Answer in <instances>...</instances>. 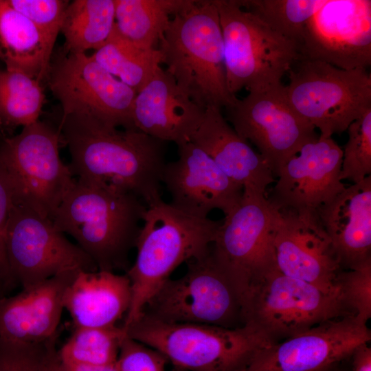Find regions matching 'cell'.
I'll return each mask as SVG.
<instances>
[{
    "label": "cell",
    "mask_w": 371,
    "mask_h": 371,
    "mask_svg": "<svg viewBox=\"0 0 371 371\" xmlns=\"http://www.w3.org/2000/svg\"><path fill=\"white\" fill-rule=\"evenodd\" d=\"M186 263L185 275L164 282L142 314L172 323L230 328L241 326L238 322L244 325L239 296L210 248Z\"/></svg>",
    "instance_id": "10"
},
{
    "label": "cell",
    "mask_w": 371,
    "mask_h": 371,
    "mask_svg": "<svg viewBox=\"0 0 371 371\" xmlns=\"http://www.w3.org/2000/svg\"><path fill=\"white\" fill-rule=\"evenodd\" d=\"M158 49L166 71L204 111L227 109L237 101L227 88L223 36L214 0L194 1L175 14Z\"/></svg>",
    "instance_id": "4"
},
{
    "label": "cell",
    "mask_w": 371,
    "mask_h": 371,
    "mask_svg": "<svg viewBox=\"0 0 371 371\" xmlns=\"http://www.w3.org/2000/svg\"><path fill=\"white\" fill-rule=\"evenodd\" d=\"M78 272L65 273L14 295L0 297V341L36 344L58 336L64 292Z\"/></svg>",
    "instance_id": "21"
},
{
    "label": "cell",
    "mask_w": 371,
    "mask_h": 371,
    "mask_svg": "<svg viewBox=\"0 0 371 371\" xmlns=\"http://www.w3.org/2000/svg\"><path fill=\"white\" fill-rule=\"evenodd\" d=\"M41 85L23 72L0 69V116L23 127L38 121L45 100Z\"/></svg>",
    "instance_id": "30"
},
{
    "label": "cell",
    "mask_w": 371,
    "mask_h": 371,
    "mask_svg": "<svg viewBox=\"0 0 371 371\" xmlns=\"http://www.w3.org/2000/svg\"><path fill=\"white\" fill-rule=\"evenodd\" d=\"M14 284L9 271L6 256L0 250V297L5 296L8 289Z\"/></svg>",
    "instance_id": "40"
},
{
    "label": "cell",
    "mask_w": 371,
    "mask_h": 371,
    "mask_svg": "<svg viewBox=\"0 0 371 371\" xmlns=\"http://www.w3.org/2000/svg\"><path fill=\"white\" fill-rule=\"evenodd\" d=\"M55 42L7 0H0V58L5 69L41 82L49 74Z\"/></svg>",
    "instance_id": "25"
},
{
    "label": "cell",
    "mask_w": 371,
    "mask_h": 371,
    "mask_svg": "<svg viewBox=\"0 0 371 371\" xmlns=\"http://www.w3.org/2000/svg\"><path fill=\"white\" fill-rule=\"evenodd\" d=\"M317 212L341 267L371 259V175L346 186Z\"/></svg>",
    "instance_id": "23"
},
{
    "label": "cell",
    "mask_w": 371,
    "mask_h": 371,
    "mask_svg": "<svg viewBox=\"0 0 371 371\" xmlns=\"http://www.w3.org/2000/svg\"><path fill=\"white\" fill-rule=\"evenodd\" d=\"M61 140L59 130L38 120L6 139L0 148L16 205L50 220L76 181L60 159Z\"/></svg>",
    "instance_id": "9"
},
{
    "label": "cell",
    "mask_w": 371,
    "mask_h": 371,
    "mask_svg": "<svg viewBox=\"0 0 371 371\" xmlns=\"http://www.w3.org/2000/svg\"><path fill=\"white\" fill-rule=\"evenodd\" d=\"M146 209L133 193L76 179L52 221L76 241L98 270L127 271Z\"/></svg>",
    "instance_id": "2"
},
{
    "label": "cell",
    "mask_w": 371,
    "mask_h": 371,
    "mask_svg": "<svg viewBox=\"0 0 371 371\" xmlns=\"http://www.w3.org/2000/svg\"><path fill=\"white\" fill-rule=\"evenodd\" d=\"M273 207L276 268L326 293L339 295L340 260L317 212Z\"/></svg>",
    "instance_id": "15"
},
{
    "label": "cell",
    "mask_w": 371,
    "mask_h": 371,
    "mask_svg": "<svg viewBox=\"0 0 371 371\" xmlns=\"http://www.w3.org/2000/svg\"><path fill=\"white\" fill-rule=\"evenodd\" d=\"M353 371H371V348L368 343L359 345L352 352Z\"/></svg>",
    "instance_id": "38"
},
{
    "label": "cell",
    "mask_w": 371,
    "mask_h": 371,
    "mask_svg": "<svg viewBox=\"0 0 371 371\" xmlns=\"http://www.w3.org/2000/svg\"><path fill=\"white\" fill-rule=\"evenodd\" d=\"M8 266L22 289L55 276L98 270L93 260L58 231L52 221L26 206L15 205L5 234Z\"/></svg>",
    "instance_id": "11"
},
{
    "label": "cell",
    "mask_w": 371,
    "mask_h": 371,
    "mask_svg": "<svg viewBox=\"0 0 371 371\" xmlns=\"http://www.w3.org/2000/svg\"><path fill=\"white\" fill-rule=\"evenodd\" d=\"M49 88L63 116L91 120L109 127L136 129V92L85 53H67L50 68Z\"/></svg>",
    "instance_id": "13"
},
{
    "label": "cell",
    "mask_w": 371,
    "mask_h": 371,
    "mask_svg": "<svg viewBox=\"0 0 371 371\" xmlns=\"http://www.w3.org/2000/svg\"><path fill=\"white\" fill-rule=\"evenodd\" d=\"M59 131L76 179L131 192L148 205L161 199L166 142L137 129H123L69 116Z\"/></svg>",
    "instance_id": "1"
},
{
    "label": "cell",
    "mask_w": 371,
    "mask_h": 371,
    "mask_svg": "<svg viewBox=\"0 0 371 371\" xmlns=\"http://www.w3.org/2000/svg\"><path fill=\"white\" fill-rule=\"evenodd\" d=\"M15 205V199L11 184L0 162V250L5 255V230L11 212Z\"/></svg>",
    "instance_id": "37"
},
{
    "label": "cell",
    "mask_w": 371,
    "mask_h": 371,
    "mask_svg": "<svg viewBox=\"0 0 371 371\" xmlns=\"http://www.w3.org/2000/svg\"><path fill=\"white\" fill-rule=\"evenodd\" d=\"M329 370H326V371H329Z\"/></svg>",
    "instance_id": "42"
},
{
    "label": "cell",
    "mask_w": 371,
    "mask_h": 371,
    "mask_svg": "<svg viewBox=\"0 0 371 371\" xmlns=\"http://www.w3.org/2000/svg\"><path fill=\"white\" fill-rule=\"evenodd\" d=\"M126 335L190 371H239L258 350L273 344L254 327L172 323L145 314Z\"/></svg>",
    "instance_id": "5"
},
{
    "label": "cell",
    "mask_w": 371,
    "mask_h": 371,
    "mask_svg": "<svg viewBox=\"0 0 371 371\" xmlns=\"http://www.w3.org/2000/svg\"><path fill=\"white\" fill-rule=\"evenodd\" d=\"M283 86L291 106L331 137L371 108V76L365 69H343L319 60L299 58Z\"/></svg>",
    "instance_id": "7"
},
{
    "label": "cell",
    "mask_w": 371,
    "mask_h": 371,
    "mask_svg": "<svg viewBox=\"0 0 371 371\" xmlns=\"http://www.w3.org/2000/svg\"><path fill=\"white\" fill-rule=\"evenodd\" d=\"M346 131L348 139L343 150L340 178L357 183L371 175V108Z\"/></svg>",
    "instance_id": "32"
},
{
    "label": "cell",
    "mask_w": 371,
    "mask_h": 371,
    "mask_svg": "<svg viewBox=\"0 0 371 371\" xmlns=\"http://www.w3.org/2000/svg\"><path fill=\"white\" fill-rule=\"evenodd\" d=\"M45 371H64L58 357V350L49 358L46 366Z\"/></svg>",
    "instance_id": "41"
},
{
    "label": "cell",
    "mask_w": 371,
    "mask_h": 371,
    "mask_svg": "<svg viewBox=\"0 0 371 371\" xmlns=\"http://www.w3.org/2000/svg\"><path fill=\"white\" fill-rule=\"evenodd\" d=\"M337 286L348 312L366 324L371 317V259L341 271Z\"/></svg>",
    "instance_id": "33"
},
{
    "label": "cell",
    "mask_w": 371,
    "mask_h": 371,
    "mask_svg": "<svg viewBox=\"0 0 371 371\" xmlns=\"http://www.w3.org/2000/svg\"><path fill=\"white\" fill-rule=\"evenodd\" d=\"M283 86L249 91L225 109L226 120L257 148L276 177L289 159L319 137L315 127L289 104Z\"/></svg>",
    "instance_id": "14"
},
{
    "label": "cell",
    "mask_w": 371,
    "mask_h": 371,
    "mask_svg": "<svg viewBox=\"0 0 371 371\" xmlns=\"http://www.w3.org/2000/svg\"><path fill=\"white\" fill-rule=\"evenodd\" d=\"M300 58L343 69L371 64V1L328 0L307 22Z\"/></svg>",
    "instance_id": "17"
},
{
    "label": "cell",
    "mask_w": 371,
    "mask_h": 371,
    "mask_svg": "<svg viewBox=\"0 0 371 371\" xmlns=\"http://www.w3.org/2000/svg\"><path fill=\"white\" fill-rule=\"evenodd\" d=\"M91 57L136 93L148 82L161 63L158 49L135 44L122 36L115 25L106 41Z\"/></svg>",
    "instance_id": "27"
},
{
    "label": "cell",
    "mask_w": 371,
    "mask_h": 371,
    "mask_svg": "<svg viewBox=\"0 0 371 371\" xmlns=\"http://www.w3.org/2000/svg\"><path fill=\"white\" fill-rule=\"evenodd\" d=\"M178 159L166 162L161 183L170 203L188 214L207 218L215 209L225 216L240 203L243 188L232 181L201 148L191 141L177 146Z\"/></svg>",
    "instance_id": "19"
},
{
    "label": "cell",
    "mask_w": 371,
    "mask_h": 371,
    "mask_svg": "<svg viewBox=\"0 0 371 371\" xmlns=\"http://www.w3.org/2000/svg\"><path fill=\"white\" fill-rule=\"evenodd\" d=\"M204 112L179 89L172 76L159 67L136 93L133 120L136 129L178 146L190 141Z\"/></svg>",
    "instance_id": "20"
},
{
    "label": "cell",
    "mask_w": 371,
    "mask_h": 371,
    "mask_svg": "<svg viewBox=\"0 0 371 371\" xmlns=\"http://www.w3.org/2000/svg\"><path fill=\"white\" fill-rule=\"evenodd\" d=\"M342 157L332 137L319 135L282 166L268 201L277 208L317 211L346 187L340 178Z\"/></svg>",
    "instance_id": "18"
},
{
    "label": "cell",
    "mask_w": 371,
    "mask_h": 371,
    "mask_svg": "<svg viewBox=\"0 0 371 371\" xmlns=\"http://www.w3.org/2000/svg\"><path fill=\"white\" fill-rule=\"evenodd\" d=\"M370 339L366 324L346 315L258 350L239 371H326Z\"/></svg>",
    "instance_id": "16"
},
{
    "label": "cell",
    "mask_w": 371,
    "mask_h": 371,
    "mask_svg": "<svg viewBox=\"0 0 371 371\" xmlns=\"http://www.w3.org/2000/svg\"><path fill=\"white\" fill-rule=\"evenodd\" d=\"M131 302L126 274L102 270L78 271L67 286L63 299L74 327L117 325L127 314Z\"/></svg>",
    "instance_id": "24"
},
{
    "label": "cell",
    "mask_w": 371,
    "mask_h": 371,
    "mask_svg": "<svg viewBox=\"0 0 371 371\" xmlns=\"http://www.w3.org/2000/svg\"><path fill=\"white\" fill-rule=\"evenodd\" d=\"M60 363L64 371H119L117 361L104 365L86 364L62 361H60Z\"/></svg>",
    "instance_id": "39"
},
{
    "label": "cell",
    "mask_w": 371,
    "mask_h": 371,
    "mask_svg": "<svg viewBox=\"0 0 371 371\" xmlns=\"http://www.w3.org/2000/svg\"><path fill=\"white\" fill-rule=\"evenodd\" d=\"M237 1L244 10L294 43L299 49L307 22L328 0Z\"/></svg>",
    "instance_id": "29"
},
{
    "label": "cell",
    "mask_w": 371,
    "mask_h": 371,
    "mask_svg": "<svg viewBox=\"0 0 371 371\" xmlns=\"http://www.w3.org/2000/svg\"><path fill=\"white\" fill-rule=\"evenodd\" d=\"M192 0H115V27L124 38L155 48L167 30L170 16L193 4Z\"/></svg>",
    "instance_id": "26"
},
{
    "label": "cell",
    "mask_w": 371,
    "mask_h": 371,
    "mask_svg": "<svg viewBox=\"0 0 371 371\" xmlns=\"http://www.w3.org/2000/svg\"><path fill=\"white\" fill-rule=\"evenodd\" d=\"M273 207L267 193L244 191L238 205L220 223L210 247L240 302L249 287L276 267Z\"/></svg>",
    "instance_id": "12"
},
{
    "label": "cell",
    "mask_w": 371,
    "mask_h": 371,
    "mask_svg": "<svg viewBox=\"0 0 371 371\" xmlns=\"http://www.w3.org/2000/svg\"><path fill=\"white\" fill-rule=\"evenodd\" d=\"M16 11L23 15L50 38L56 40L61 31L67 0H7Z\"/></svg>",
    "instance_id": "35"
},
{
    "label": "cell",
    "mask_w": 371,
    "mask_h": 371,
    "mask_svg": "<svg viewBox=\"0 0 371 371\" xmlns=\"http://www.w3.org/2000/svg\"><path fill=\"white\" fill-rule=\"evenodd\" d=\"M115 12V0L69 2L60 31L67 53H85L102 47L113 30Z\"/></svg>",
    "instance_id": "28"
},
{
    "label": "cell",
    "mask_w": 371,
    "mask_h": 371,
    "mask_svg": "<svg viewBox=\"0 0 371 371\" xmlns=\"http://www.w3.org/2000/svg\"><path fill=\"white\" fill-rule=\"evenodd\" d=\"M222 32L227 85L236 95L282 84L300 58L298 47L273 30L237 0H214Z\"/></svg>",
    "instance_id": "6"
},
{
    "label": "cell",
    "mask_w": 371,
    "mask_h": 371,
    "mask_svg": "<svg viewBox=\"0 0 371 371\" xmlns=\"http://www.w3.org/2000/svg\"><path fill=\"white\" fill-rule=\"evenodd\" d=\"M126 336L122 326L74 327L67 341L58 350L62 361L104 365L117 361Z\"/></svg>",
    "instance_id": "31"
},
{
    "label": "cell",
    "mask_w": 371,
    "mask_h": 371,
    "mask_svg": "<svg viewBox=\"0 0 371 371\" xmlns=\"http://www.w3.org/2000/svg\"><path fill=\"white\" fill-rule=\"evenodd\" d=\"M190 141L203 150L245 191L266 193L267 188L276 181L266 161L237 134L220 109L210 107L205 110Z\"/></svg>",
    "instance_id": "22"
},
{
    "label": "cell",
    "mask_w": 371,
    "mask_h": 371,
    "mask_svg": "<svg viewBox=\"0 0 371 371\" xmlns=\"http://www.w3.org/2000/svg\"><path fill=\"white\" fill-rule=\"evenodd\" d=\"M221 221L188 214L159 199L146 205L135 247V262L126 271L131 302L124 330L181 264L205 254Z\"/></svg>",
    "instance_id": "3"
},
{
    "label": "cell",
    "mask_w": 371,
    "mask_h": 371,
    "mask_svg": "<svg viewBox=\"0 0 371 371\" xmlns=\"http://www.w3.org/2000/svg\"><path fill=\"white\" fill-rule=\"evenodd\" d=\"M241 306L243 324L254 327L273 344L327 321L351 315L340 295L288 276L276 267L249 287Z\"/></svg>",
    "instance_id": "8"
},
{
    "label": "cell",
    "mask_w": 371,
    "mask_h": 371,
    "mask_svg": "<svg viewBox=\"0 0 371 371\" xmlns=\"http://www.w3.org/2000/svg\"><path fill=\"white\" fill-rule=\"evenodd\" d=\"M57 337L36 344L0 341V371H45L49 358L57 350Z\"/></svg>",
    "instance_id": "34"
},
{
    "label": "cell",
    "mask_w": 371,
    "mask_h": 371,
    "mask_svg": "<svg viewBox=\"0 0 371 371\" xmlns=\"http://www.w3.org/2000/svg\"><path fill=\"white\" fill-rule=\"evenodd\" d=\"M167 361L160 352L126 335L117 363L119 371H165Z\"/></svg>",
    "instance_id": "36"
}]
</instances>
